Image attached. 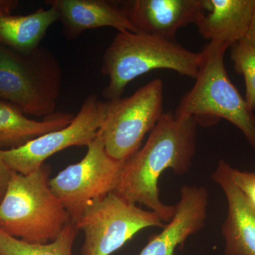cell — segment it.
<instances>
[{"label":"cell","instance_id":"cell-10","mask_svg":"<svg viewBox=\"0 0 255 255\" xmlns=\"http://www.w3.org/2000/svg\"><path fill=\"white\" fill-rule=\"evenodd\" d=\"M137 32L175 41L178 30L198 22L203 0H134L123 3Z\"/></svg>","mask_w":255,"mask_h":255},{"label":"cell","instance_id":"cell-19","mask_svg":"<svg viewBox=\"0 0 255 255\" xmlns=\"http://www.w3.org/2000/svg\"><path fill=\"white\" fill-rule=\"evenodd\" d=\"M230 174L236 187L255 209V172L240 170L231 165Z\"/></svg>","mask_w":255,"mask_h":255},{"label":"cell","instance_id":"cell-3","mask_svg":"<svg viewBox=\"0 0 255 255\" xmlns=\"http://www.w3.org/2000/svg\"><path fill=\"white\" fill-rule=\"evenodd\" d=\"M201 60V53L190 51L176 41L140 32H119L104 53L101 70L110 82L102 95L107 101L122 98L132 80L158 69L195 79Z\"/></svg>","mask_w":255,"mask_h":255},{"label":"cell","instance_id":"cell-13","mask_svg":"<svg viewBox=\"0 0 255 255\" xmlns=\"http://www.w3.org/2000/svg\"><path fill=\"white\" fill-rule=\"evenodd\" d=\"M45 3L56 10L68 40L78 38L87 30L102 27L137 32L124 4L120 6L107 0H46Z\"/></svg>","mask_w":255,"mask_h":255},{"label":"cell","instance_id":"cell-18","mask_svg":"<svg viewBox=\"0 0 255 255\" xmlns=\"http://www.w3.org/2000/svg\"><path fill=\"white\" fill-rule=\"evenodd\" d=\"M231 59L236 73L246 82V100L250 108L255 110V46L242 39L231 47Z\"/></svg>","mask_w":255,"mask_h":255},{"label":"cell","instance_id":"cell-8","mask_svg":"<svg viewBox=\"0 0 255 255\" xmlns=\"http://www.w3.org/2000/svg\"><path fill=\"white\" fill-rule=\"evenodd\" d=\"M75 226L85 235L82 255H110L142 230L164 225L154 211L112 192L89 206Z\"/></svg>","mask_w":255,"mask_h":255},{"label":"cell","instance_id":"cell-7","mask_svg":"<svg viewBox=\"0 0 255 255\" xmlns=\"http://www.w3.org/2000/svg\"><path fill=\"white\" fill-rule=\"evenodd\" d=\"M163 91V82L155 79L130 97L110 101L99 130L110 157L125 162L139 150L146 134L164 114Z\"/></svg>","mask_w":255,"mask_h":255},{"label":"cell","instance_id":"cell-22","mask_svg":"<svg viewBox=\"0 0 255 255\" xmlns=\"http://www.w3.org/2000/svg\"><path fill=\"white\" fill-rule=\"evenodd\" d=\"M18 1L16 0H0V9L6 7H16Z\"/></svg>","mask_w":255,"mask_h":255},{"label":"cell","instance_id":"cell-12","mask_svg":"<svg viewBox=\"0 0 255 255\" xmlns=\"http://www.w3.org/2000/svg\"><path fill=\"white\" fill-rule=\"evenodd\" d=\"M231 164L219 161L212 179L223 189L228 212L221 227L225 255H255V209L236 187L230 174Z\"/></svg>","mask_w":255,"mask_h":255},{"label":"cell","instance_id":"cell-4","mask_svg":"<svg viewBox=\"0 0 255 255\" xmlns=\"http://www.w3.org/2000/svg\"><path fill=\"white\" fill-rule=\"evenodd\" d=\"M227 49L211 42L204 47L195 83L182 96L174 114L202 126L225 119L241 130L255 150V115L228 76L224 64Z\"/></svg>","mask_w":255,"mask_h":255},{"label":"cell","instance_id":"cell-6","mask_svg":"<svg viewBox=\"0 0 255 255\" xmlns=\"http://www.w3.org/2000/svg\"><path fill=\"white\" fill-rule=\"evenodd\" d=\"M125 162L108 155L98 132L81 161L50 179V189L74 224L89 206L115 191Z\"/></svg>","mask_w":255,"mask_h":255},{"label":"cell","instance_id":"cell-2","mask_svg":"<svg viewBox=\"0 0 255 255\" xmlns=\"http://www.w3.org/2000/svg\"><path fill=\"white\" fill-rule=\"evenodd\" d=\"M50 172L46 163L28 174L12 172L0 201V231L27 243L46 244L73 223L50 189Z\"/></svg>","mask_w":255,"mask_h":255},{"label":"cell","instance_id":"cell-20","mask_svg":"<svg viewBox=\"0 0 255 255\" xmlns=\"http://www.w3.org/2000/svg\"><path fill=\"white\" fill-rule=\"evenodd\" d=\"M12 172L13 171L8 167L0 157V199L1 200L7 189Z\"/></svg>","mask_w":255,"mask_h":255},{"label":"cell","instance_id":"cell-23","mask_svg":"<svg viewBox=\"0 0 255 255\" xmlns=\"http://www.w3.org/2000/svg\"><path fill=\"white\" fill-rule=\"evenodd\" d=\"M0 201H1V199H0Z\"/></svg>","mask_w":255,"mask_h":255},{"label":"cell","instance_id":"cell-16","mask_svg":"<svg viewBox=\"0 0 255 255\" xmlns=\"http://www.w3.org/2000/svg\"><path fill=\"white\" fill-rule=\"evenodd\" d=\"M73 114L55 112L41 122L32 120L17 107L0 100V150H11L48 132L66 127Z\"/></svg>","mask_w":255,"mask_h":255},{"label":"cell","instance_id":"cell-9","mask_svg":"<svg viewBox=\"0 0 255 255\" xmlns=\"http://www.w3.org/2000/svg\"><path fill=\"white\" fill-rule=\"evenodd\" d=\"M110 107V101L103 102L91 94L66 127L48 132L18 148L0 150V157L13 172L31 173L60 151L73 146L87 147L97 137Z\"/></svg>","mask_w":255,"mask_h":255},{"label":"cell","instance_id":"cell-15","mask_svg":"<svg viewBox=\"0 0 255 255\" xmlns=\"http://www.w3.org/2000/svg\"><path fill=\"white\" fill-rule=\"evenodd\" d=\"M16 7L0 9V45L19 53L36 49L48 28L59 21L53 7L40 8L26 15H13Z\"/></svg>","mask_w":255,"mask_h":255},{"label":"cell","instance_id":"cell-21","mask_svg":"<svg viewBox=\"0 0 255 255\" xmlns=\"http://www.w3.org/2000/svg\"><path fill=\"white\" fill-rule=\"evenodd\" d=\"M243 40L255 46V9L253 18H252L251 26Z\"/></svg>","mask_w":255,"mask_h":255},{"label":"cell","instance_id":"cell-5","mask_svg":"<svg viewBox=\"0 0 255 255\" xmlns=\"http://www.w3.org/2000/svg\"><path fill=\"white\" fill-rule=\"evenodd\" d=\"M61 85L59 61L48 48L19 53L0 45V100L26 115L48 117L55 112Z\"/></svg>","mask_w":255,"mask_h":255},{"label":"cell","instance_id":"cell-14","mask_svg":"<svg viewBox=\"0 0 255 255\" xmlns=\"http://www.w3.org/2000/svg\"><path fill=\"white\" fill-rule=\"evenodd\" d=\"M255 9V0H203L196 25L205 39L231 48L246 36Z\"/></svg>","mask_w":255,"mask_h":255},{"label":"cell","instance_id":"cell-17","mask_svg":"<svg viewBox=\"0 0 255 255\" xmlns=\"http://www.w3.org/2000/svg\"><path fill=\"white\" fill-rule=\"evenodd\" d=\"M78 232L75 224L70 223L54 241L36 244L11 237L0 231V255H72Z\"/></svg>","mask_w":255,"mask_h":255},{"label":"cell","instance_id":"cell-1","mask_svg":"<svg viewBox=\"0 0 255 255\" xmlns=\"http://www.w3.org/2000/svg\"><path fill=\"white\" fill-rule=\"evenodd\" d=\"M198 124L190 117L162 114L141 149L126 161L114 193L128 202L142 204L168 223L175 206L159 198V179L168 169L174 174H187L196 152Z\"/></svg>","mask_w":255,"mask_h":255},{"label":"cell","instance_id":"cell-11","mask_svg":"<svg viewBox=\"0 0 255 255\" xmlns=\"http://www.w3.org/2000/svg\"><path fill=\"white\" fill-rule=\"evenodd\" d=\"M209 193L204 187L183 186L173 217L153 235L138 255H173L191 235L201 231L207 218Z\"/></svg>","mask_w":255,"mask_h":255}]
</instances>
